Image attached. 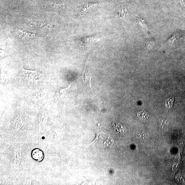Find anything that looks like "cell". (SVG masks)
I'll list each match as a JSON object with an SVG mask.
<instances>
[{"label": "cell", "instance_id": "6da1fadb", "mask_svg": "<svg viewBox=\"0 0 185 185\" xmlns=\"http://www.w3.org/2000/svg\"><path fill=\"white\" fill-rule=\"evenodd\" d=\"M22 77L28 82L37 83L42 80L44 74L36 71L25 70L22 68Z\"/></svg>", "mask_w": 185, "mask_h": 185}, {"label": "cell", "instance_id": "7a4b0ae2", "mask_svg": "<svg viewBox=\"0 0 185 185\" xmlns=\"http://www.w3.org/2000/svg\"><path fill=\"white\" fill-rule=\"evenodd\" d=\"M21 152L20 148L17 147L14 152L13 166L15 169H18L20 166L21 160Z\"/></svg>", "mask_w": 185, "mask_h": 185}, {"label": "cell", "instance_id": "3957f363", "mask_svg": "<svg viewBox=\"0 0 185 185\" xmlns=\"http://www.w3.org/2000/svg\"><path fill=\"white\" fill-rule=\"evenodd\" d=\"M32 158L37 161H41L44 158V153L41 149L36 148L33 149L31 153Z\"/></svg>", "mask_w": 185, "mask_h": 185}, {"label": "cell", "instance_id": "277c9868", "mask_svg": "<svg viewBox=\"0 0 185 185\" xmlns=\"http://www.w3.org/2000/svg\"><path fill=\"white\" fill-rule=\"evenodd\" d=\"M99 4L97 3L87 2L84 6L81 11V15H83L90 10L97 7Z\"/></svg>", "mask_w": 185, "mask_h": 185}, {"label": "cell", "instance_id": "5b68a950", "mask_svg": "<svg viewBox=\"0 0 185 185\" xmlns=\"http://www.w3.org/2000/svg\"><path fill=\"white\" fill-rule=\"evenodd\" d=\"M184 36V33L183 31L177 30L176 31L174 34L169 39V42H173L174 41L177 39L182 38Z\"/></svg>", "mask_w": 185, "mask_h": 185}, {"label": "cell", "instance_id": "8992f818", "mask_svg": "<svg viewBox=\"0 0 185 185\" xmlns=\"http://www.w3.org/2000/svg\"><path fill=\"white\" fill-rule=\"evenodd\" d=\"M14 124H15L16 130L17 131H18L22 127L23 125L22 121L20 118L19 117H17L15 120Z\"/></svg>", "mask_w": 185, "mask_h": 185}, {"label": "cell", "instance_id": "52a82bcc", "mask_svg": "<svg viewBox=\"0 0 185 185\" xmlns=\"http://www.w3.org/2000/svg\"><path fill=\"white\" fill-rule=\"evenodd\" d=\"M70 86H69L67 88L59 90L56 93L57 95L59 97H65L66 94L69 88H70Z\"/></svg>", "mask_w": 185, "mask_h": 185}, {"label": "cell", "instance_id": "ba28073f", "mask_svg": "<svg viewBox=\"0 0 185 185\" xmlns=\"http://www.w3.org/2000/svg\"><path fill=\"white\" fill-rule=\"evenodd\" d=\"M137 114L138 116L142 120H146L148 118L149 116L148 113L143 111H138Z\"/></svg>", "mask_w": 185, "mask_h": 185}, {"label": "cell", "instance_id": "9c48e42d", "mask_svg": "<svg viewBox=\"0 0 185 185\" xmlns=\"http://www.w3.org/2000/svg\"><path fill=\"white\" fill-rule=\"evenodd\" d=\"M174 102V97L172 99H167L165 102V105L167 108H169L173 105Z\"/></svg>", "mask_w": 185, "mask_h": 185}, {"label": "cell", "instance_id": "30bf717a", "mask_svg": "<svg viewBox=\"0 0 185 185\" xmlns=\"http://www.w3.org/2000/svg\"><path fill=\"white\" fill-rule=\"evenodd\" d=\"M47 120V113L43 114L42 115L41 118L40 120L41 124H45Z\"/></svg>", "mask_w": 185, "mask_h": 185}, {"label": "cell", "instance_id": "8fae6325", "mask_svg": "<svg viewBox=\"0 0 185 185\" xmlns=\"http://www.w3.org/2000/svg\"><path fill=\"white\" fill-rule=\"evenodd\" d=\"M126 11H120L118 12V15H116L117 17L121 18L123 17L126 15Z\"/></svg>", "mask_w": 185, "mask_h": 185}, {"label": "cell", "instance_id": "7c38bea8", "mask_svg": "<svg viewBox=\"0 0 185 185\" xmlns=\"http://www.w3.org/2000/svg\"><path fill=\"white\" fill-rule=\"evenodd\" d=\"M182 6H181L182 7H182L183 11L184 12L185 14V0H182Z\"/></svg>", "mask_w": 185, "mask_h": 185}]
</instances>
